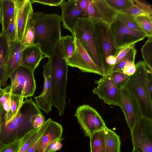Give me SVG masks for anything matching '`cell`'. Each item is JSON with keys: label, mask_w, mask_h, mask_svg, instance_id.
Wrapping results in <instances>:
<instances>
[{"label": "cell", "mask_w": 152, "mask_h": 152, "mask_svg": "<svg viewBox=\"0 0 152 152\" xmlns=\"http://www.w3.org/2000/svg\"></svg>", "instance_id": "f5cc1de1"}, {"label": "cell", "mask_w": 152, "mask_h": 152, "mask_svg": "<svg viewBox=\"0 0 152 152\" xmlns=\"http://www.w3.org/2000/svg\"><path fill=\"white\" fill-rule=\"evenodd\" d=\"M38 129H34L24 135L22 144L18 152H26L34 140Z\"/></svg>", "instance_id": "d590c367"}, {"label": "cell", "mask_w": 152, "mask_h": 152, "mask_svg": "<svg viewBox=\"0 0 152 152\" xmlns=\"http://www.w3.org/2000/svg\"><path fill=\"white\" fill-rule=\"evenodd\" d=\"M135 16H150L137 7L135 4L126 10L118 12ZM152 17V16H151Z\"/></svg>", "instance_id": "f35d334b"}, {"label": "cell", "mask_w": 152, "mask_h": 152, "mask_svg": "<svg viewBox=\"0 0 152 152\" xmlns=\"http://www.w3.org/2000/svg\"><path fill=\"white\" fill-rule=\"evenodd\" d=\"M133 45L134 44L127 45L116 51L114 55L116 57V64L119 63L123 60Z\"/></svg>", "instance_id": "60d3db41"}, {"label": "cell", "mask_w": 152, "mask_h": 152, "mask_svg": "<svg viewBox=\"0 0 152 152\" xmlns=\"http://www.w3.org/2000/svg\"><path fill=\"white\" fill-rule=\"evenodd\" d=\"M117 12L126 10L134 5L133 0H106Z\"/></svg>", "instance_id": "1f68e13d"}, {"label": "cell", "mask_w": 152, "mask_h": 152, "mask_svg": "<svg viewBox=\"0 0 152 152\" xmlns=\"http://www.w3.org/2000/svg\"><path fill=\"white\" fill-rule=\"evenodd\" d=\"M63 138H58L53 141L47 146L44 152H56L60 150L62 145L61 143Z\"/></svg>", "instance_id": "b9f144b4"}, {"label": "cell", "mask_w": 152, "mask_h": 152, "mask_svg": "<svg viewBox=\"0 0 152 152\" xmlns=\"http://www.w3.org/2000/svg\"><path fill=\"white\" fill-rule=\"evenodd\" d=\"M133 149L140 152H152V119L142 117L131 131Z\"/></svg>", "instance_id": "ba28073f"}, {"label": "cell", "mask_w": 152, "mask_h": 152, "mask_svg": "<svg viewBox=\"0 0 152 152\" xmlns=\"http://www.w3.org/2000/svg\"><path fill=\"white\" fill-rule=\"evenodd\" d=\"M26 99L16 114L7 123L2 124L0 141L6 145L23 138L34 129L30 121L34 115L42 112L31 97Z\"/></svg>", "instance_id": "7a4b0ae2"}, {"label": "cell", "mask_w": 152, "mask_h": 152, "mask_svg": "<svg viewBox=\"0 0 152 152\" xmlns=\"http://www.w3.org/2000/svg\"><path fill=\"white\" fill-rule=\"evenodd\" d=\"M49 119L45 121L43 124L39 128L36 135L32 142L26 152H39L38 147L41 137L48 125Z\"/></svg>", "instance_id": "4dcf8cb0"}, {"label": "cell", "mask_w": 152, "mask_h": 152, "mask_svg": "<svg viewBox=\"0 0 152 152\" xmlns=\"http://www.w3.org/2000/svg\"><path fill=\"white\" fill-rule=\"evenodd\" d=\"M5 145V144H4L3 143L0 141V151L2 149V148Z\"/></svg>", "instance_id": "f907efd6"}, {"label": "cell", "mask_w": 152, "mask_h": 152, "mask_svg": "<svg viewBox=\"0 0 152 152\" xmlns=\"http://www.w3.org/2000/svg\"><path fill=\"white\" fill-rule=\"evenodd\" d=\"M58 43L61 52L67 62L75 49V38L72 35L62 36Z\"/></svg>", "instance_id": "cb8c5ba5"}, {"label": "cell", "mask_w": 152, "mask_h": 152, "mask_svg": "<svg viewBox=\"0 0 152 152\" xmlns=\"http://www.w3.org/2000/svg\"><path fill=\"white\" fill-rule=\"evenodd\" d=\"M102 131L105 140V152H121L120 136L107 127Z\"/></svg>", "instance_id": "603a6c76"}, {"label": "cell", "mask_w": 152, "mask_h": 152, "mask_svg": "<svg viewBox=\"0 0 152 152\" xmlns=\"http://www.w3.org/2000/svg\"><path fill=\"white\" fill-rule=\"evenodd\" d=\"M95 83L98 84L93 90L94 94L109 105H119L120 89L118 88L112 79L111 74L102 76Z\"/></svg>", "instance_id": "8fae6325"}, {"label": "cell", "mask_w": 152, "mask_h": 152, "mask_svg": "<svg viewBox=\"0 0 152 152\" xmlns=\"http://www.w3.org/2000/svg\"><path fill=\"white\" fill-rule=\"evenodd\" d=\"M23 137L5 145L0 152H18L22 144Z\"/></svg>", "instance_id": "74e56055"}, {"label": "cell", "mask_w": 152, "mask_h": 152, "mask_svg": "<svg viewBox=\"0 0 152 152\" xmlns=\"http://www.w3.org/2000/svg\"><path fill=\"white\" fill-rule=\"evenodd\" d=\"M74 51L67 62L68 66L78 68L83 72L94 73L102 76L98 68L82 46L78 39L75 37Z\"/></svg>", "instance_id": "4fadbf2b"}, {"label": "cell", "mask_w": 152, "mask_h": 152, "mask_svg": "<svg viewBox=\"0 0 152 152\" xmlns=\"http://www.w3.org/2000/svg\"><path fill=\"white\" fill-rule=\"evenodd\" d=\"M16 12L15 8L13 17L9 26L6 36L9 41L16 40Z\"/></svg>", "instance_id": "8d00e7d4"}, {"label": "cell", "mask_w": 152, "mask_h": 152, "mask_svg": "<svg viewBox=\"0 0 152 152\" xmlns=\"http://www.w3.org/2000/svg\"><path fill=\"white\" fill-rule=\"evenodd\" d=\"M131 131L137 121L142 117L139 104L134 94L125 87L120 89L119 105Z\"/></svg>", "instance_id": "30bf717a"}, {"label": "cell", "mask_w": 152, "mask_h": 152, "mask_svg": "<svg viewBox=\"0 0 152 152\" xmlns=\"http://www.w3.org/2000/svg\"><path fill=\"white\" fill-rule=\"evenodd\" d=\"M23 97L11 93V107L9 115L6 119L2 118V124L6 123L10 121L16 114L23 101Z\"/></svg>", "instance_id": "f1b7e54d"}, {"label": "cell", "mask_w": 152, "mask_h": 152, "mask_svg": "<svg viewBox=\"0 0 152 152\" xmlns=\"http://www.w3.org/2000/svg\"><path fill=\"white\" fill-rule=\"evenodd\" d=\"M16 12V40L21 42L29 17L33 12L30 0H15Z\"/></svg>", "instance_id": "9a60e30c"}, {"label": "cell", "mask_w": 152, "mask_h": 152, "mask_svg": "<svg viewBox=\"0 0 152 152\" xmlns=\"http://www.w3.org/2000/svg\"><path fill=\"white\" fill-rule=\"evenodd\" d=\"M48 59L50 60L51 65L53 105L58 109L59 115L62 116L66 104L65 99L68 67L58 43Z\"/></svg>", "instance_id": "277c9868"}, {"label": "cell", "mask_w": 152, "mask_h": 152, "mask_svg": "<svg viewBox=\"0 0 152 152\" xmlns=\"http://www.w3.org/2000/svg\"><path fill=\"white\" fill-rule=\"evenodd\" d=\"M136 70L134 61H130L124 66L122 71L124 74L130 76L135 73Z\"/></svg>", "instance_id": "f6af8a7d"}, {"label": "cell", "mask_w": 152, "mask_h": 152, "mask_svg": "<svg viewBox=\"0 0 152 152\" xmlns=\"http://www.w3.org/2000/svg\"><path fill=\"white\" fill-rule=\"evenodd\" d=\"M148 37V40L142 47L141 51L143 61L147 69L152 71V36Z\"/></svg>", "instance_id": "4316f807"}, {"label": "cell", "mask_w": 152, "mask_h": 152, "mask_svg": "<svg viewBox=\"0 0 152 152\" xmlns=\"http://www.w3.org/2000/svg\"><path fill=\"white\" fill-rule=\"evenodd\" d=\"M135 4L143 11L152 16V7L150 4L145 1L139 0H133Z\"/></svg>", "instance_id": "7bdbcfd3"}, {"label": "cell", "mask_w": 152, "mask_h": 152, "mask_svg": "<svg viewBox=\"0 0 152 152\" xmlns=\"http://www.w3.org/2000/svg\"><path fill=\"white\" fill-rule=\"evenodd\" d=\"M4 110L2 107L0 106V133L1 132L2 124V116Z\"/></svg>", "instance_id": "c3c4849f"}, {"label": "cell", "mask_w": 152, "mask_h": 152, "mask_svg": "<svg viewBox=\"0 0 152 152\" xmlns=\"http://www.w3.org/2000/svg\"><path fill=\"white\" fill-rule=\"evenodd\" d=\"M109 28L116 51L127 45L135 44L148 37L142 32L127 27L116 18Z\"/></svg>", "instance_id": "9c48e42d"}, {"label": "cell", "mask_w": 152, "mask_h": 152, "mask_svg": "<svg viewBox=\"0 0 152 152\" xmlns=\"http://www.w3.org/2000/svg\"><path fill=\"white\" fill-rule=\"evenodd\" d=\"M11 86H8L4 88H2L0 86V106L4 110L2 118L6 119L9 116L11 107Z\"/></svg>", "instance_id": "d4e9b609"}, {"label": "cell", "mask_w": 152, "mask_h": 152, "mask_svg": "<svg viewBox=\"0 0 152 152\" xmlns=\"http://www.w3.org/2000/svg\"><path fill=\"white\" fill-rule=\"evenodd\" d=\"M90 1V0H75V7L79 11L86 15L87 9Z\"/></svg>", "instance_id": "ee69618b"}, {"label": "cell", "mask_w": 152, "mask_h": 152, "mask_svg": "<svg viewBox=\"0 0 152 152\" xmlns=\"http://www.w3.org/2000/svg\"><path fill=\"white\" fill-rule=\"evenodd\" d=\"M31 122L34 129H38L45 123V118L42 113H38L33 115L31 117Z\"/></svg>", "instance_id": "ab89813d"}, {"label": "cell", "mask_w": 152, "mask_h": 152, "mask_svg": "<svg viewBox=\"0 0 152 152\" xmlns=\"http://www.w3.org/2000/svg\"><path fill=\"white\" fill-rule=\"evenodd\" d=\"M117 12L106 0H90L86 15L90 18L104 22L110 27L116 18Z\"/></svg>", "instance_id": "5bb4252c"}, {"label": "cell", "mask_w": 152, "mask_h": 152, "mask_svg": "<svg viewBox=\"0 0 152 152\" xmlns=\"http://www.w3.org/2000/svg\"><path fill=\"white\" fill-rule=\"evenodd\" d=\"M75 116L77 117L85 135L89 137L107 127L98 112L88 105L84 104L78 107Z\"/></svg>", "instance_id": "52a82bcc"}, {"label": "cell", "mask_w": 152, "mask_h": 152, "mask_svg": "<svg viewBox=\"0 0 152 152\" xmlns=\"http://www.w3.org/2000/svg\"><path fill=\"white\" fill-rule=\"evenodd\" d=\"M9 41L3 28L0 34V85H5L4 79L9 53Z\"/></svg>", "instance_id": "44dd1931"}, {"label": "cell", "mask_w": 152, "mask_h": 152, "mask_svg": "<svg viewBox=\"0 0 152 152\" xmlns=\"http://www.w3.org/2000/svg\"><path fill=\"white\" fill-rule=\"evenodd\" d=\"M133 45L131 47L127 54L119 63L116 64L114 67L112 72L122 71L125 64L130 61H135V58L137 50Z\"/></svg>", "instance_id": "836d02e7"}, {"label": "cell", "mask_w": 152, "mask_h": 152, "mask_svg": "<svg viewBox=\"0 0 152 152\" xmlns=\"http://www.w3.org/2000/svg\"><path fill=\"white\" fill-rule=\"evenodd\" d=\"M135 73L129 76L124 87L133 94L140 105L142 117L152 119V96L148 88L145 65L142 61L135 65Z\"/></svg>", "instance_id": "5b68a950"}, {"label": "cell", "mask_w": 152, "mask_h": 152, "mask_svg": "<svg viewBox=\"0 0 152 152\" xmlns=\"http://www.w3.org/2000/svg\"><path fill=\"white\" fill-rule=\"evenodd\" d=\"M1 24L6 35L9 26L13 17L15 9V0H1Z\"/></svg>", "instance_id": "7402d4cb"}, {"label": "cell", "mask_w": 152, "mask_h": 152, "mask_svg": "<svg viewBox=\"0 0 152 152\" xmlns=\"http://www.w3.org/2000/svg\"><path fill=\"white\" fill-rule=\"evenodd\" d=\"M31 3H38L44 5L58 6L63 0H30Z\"/></svg>", "instance_id": "bcb514c9"}, {"label": "cell", "mask_w": 152, "mask_h": 152, "mask_svg": "<svg viewBox=\"0 0 152 152\" xmlns=\"http://www.w3.org/2000/svg\"><path fill=\"white\" fill-rule=\"evenodd\" d=\"M31 20L35 31L33 44L39 43L45 57L49 58L61 37V16L56 14L33 12Z\"/></svg>", "instance_id": "6da1fadb"}, {"label": "cell", "mask_w": 152, "mask_h": 152, "mask_svg": "<svg viewBox=\"0 0 152 152\" xmlns=\"http://www.w3.org/2000/svg\"><path fill=\"white\" fill-rule=\"evenodd\" d=\"M92 19L97 36L102 50L104 63L105 58L110 55H114L116 51L114 48L110 27L102 21Z\"/></svg>", "instance_id": "e0dca14e"}, {"label": "cell", "mask_w": 152, "mask_h": 152, "mask_svg": "<svg viewBox=\"0 0 152 152\" xmlns=\"http://www.w3.org/2000/svg\"><path fill=\"white\" fill-rule=\"evenodd\" d=\"M90 138L91 152H105V140L102 130L94 133Z\"/></svg>", "instance_id": "484cf974"}, {"label": "cell", "mask_w": 152, "mask_h": 152, "mask_svg": "<svg viewBox=\"0 0 152 152\" xmlns=\"http://www.w3.org/2000/svg\"><path fill=\"white\" fill-rule=\"evenodd\" d=\"M111 75L115 84L120 89L125 86L130 76L124 74L122 71L113 72Z\"/></svg>", "instance_id": "e575fe53"}, {"label": "cell", "mask_w": 152, "mask_h": 152, "mask_svg": "<svg viewBox=\"0 0 152 152\" xmlns=\"http://www.w3.org/2000/svg\"><path fill=\"white\" fill-rule=\"evenodd\" d=\"M44 83L43 91L38 96L34 97L38 107L48 114L54 104V96L50 60L43 65Z\"/></svg>", "instance_id": "7c38bea8"}, {"label": "cell", "mask_w": 152, "mask_h": 152, "mask_svg": "<svg viewBox=\"0 0 152 152\" xmlns=\"http://www.w3.org/2000/svg\"><path fill=\"white\" fill-rule=\"evenodd\" d=\"M75 0L66 1L63 0L59 5L61 9L60 16L64 28L70 31L74 37V29L79 18L88 17L83 13L77 10L75 6Z\"/></svg>", "instance_id": "2e32d148"}, {"label": "cell", "mask_w": 152, "mask_h": 152, "mask_svg": "<svg viewBox=\"0 0 152 152\" xmlns=\"http://www.w3.org/2000/svg\"><path fill=\"white\" fill-rule=\"evenodd\" d=\"M48 119V125L39 141V152H44L50 143L62 137L63 129L61 125L50 118Z\"/></svg>", "instance_id": "ffe728a7"}, {"label": "cell", "mask_w": 152, "mask_h": 152, "mask_svg": "<svg viewBox=\"0 0 152 152\" xmlns=\"http://www.w3.org/2000/svg\"><path fill=\"white\" fill-rule=\"evenodd\" d=\"M75 37L78 39L98 68L102 76H104V63L103 51L92 19L87 17L78 19L75 27Z\"/></svg>", "instance_id": "3957f363"}, {"label": "cell", "mask_w": 152, "mask_h": 152, "mask_svg": "<svg viewBox=\"0 0 152 152\" xmlns=\"http://www.w3.org/2000/svg\"><path fill=\"white\" fill-rule=\"evenodd\" d=\"M136 17L132 15L118 12L116 19L130 29L142 32L137 23L135 20Z\"/></svg>", "instance_id": "83f0119b"}, {"label": "cell", "mask_w": 152, "mask_h": 152, "mask_svg": "<svg viewBox=\"0 0 152 152\" xmlns=\"http://www.w3.org/2000/svg\"><path fill=\"white\" fill-rule=\"evenodd\" d=\"M146 80L149 92L152 96V71L148 69L147 72Z\"/></svg>", "instance_id": "7dc6e473"}, {"label": "cell", "mask_w": 152, "mask_h": 152, "mask_svg": "<svg viewBox=\"0 0 152 152\" xmlns=\"http://www.w3.org/2000/svg\"><path fill=\"white\" fill-rule=\"evenodd\" d=\"M31 14L29 19L23 39L21 42L22 44L26 46L33 44L34 38V29L32 26L31 20Z\"/></svg>", "instance_id": "d6a6232c"}, {"label": "cell", "mask_w": 152, "mask_h": 152, "mask_svg": "<svg viewBox=\"0 0 152 152\" xmlns=\"http://www.w3.org/2000/svg\"><path fill=\"white\" fill-rule=\"evenodd\" d=\"M2 22V4L1 0H0V23Z\"/></svg>", "instance_id": "681fc988"}, {"label": "cell", "mask_w": 152, "mask_h": 152, "mask_svg": "<svg viewBox=\"0 0 152 152\" xmlns=\"http://www.w3.org/2000/svg\"><path fill=\"white\" fill-rule=\"evenodd\" d=\"M132 152H140L139 151L136 150L135 149H133L132 151Z\"/></svg>", "instance_id": "816d5d0a"}, {"label": "cell", "mask_w": 152, "mask_h": 152, "mask_svg": "<svg viewBox=\"0 0 152 152\" xmlns=\"http://www.w3.org/2000/svg\"><path fill=\"white\" fill-rule=\"evenodd\" d=\"M34 73L20 65L16 69L10 77L11 93L26 98L32 96L36 88Z\"/></svg>", "instance_id": "8992f818"}, {"label": "cell", "mask_w": 152, "mask_h": 152, "mask_svg": "<svg viewBox=\"0 0 152 152\" xmlns=\"http://www.w3.org/2000/svg\"><path fill=\"white\" fill-rule=\"evenodd\" d=\"M135 20L139 27L148 37L152 36V17L137 16Z\"/></svg>", "instance_id": "f546056e"}, {"label": "cell", "mask_w": 152, "mask_h": 152, "mask_svg": "<svg viewBox=\"0 0 152 152\" xmlns=\"http://www.w3.org/2000/svg\"><path fill=\"white\" fill-rule=\"evenodd\" d=\"M43 55L39 43L27 46L22 51L20 65L34 72L41 60L45 57Z\"/></svg>", "instance_id": "d6986e66"}, {"label": "cell", "mask_w": 152, "mask_h": 152, "mask_svg": "<svg viewBox=\"0 0 152 152\" xmlns=\"http://www.w3.org/2000/svg\"><path fill=\"white\" fill-rule=\"evenodd\" d=\"M9 41L10 53L5 73V85L11 74L20 65L22 51L27 46L17 40Z\"/></svg>", "instance_id": "ac0fdd59"}]
</instances>
